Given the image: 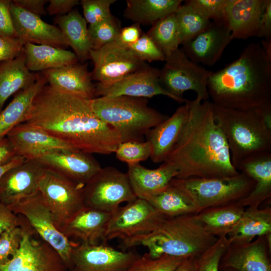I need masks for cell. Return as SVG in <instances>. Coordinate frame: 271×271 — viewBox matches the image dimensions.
<instances>
[{"mask_svg":"<svg viewBox=\"0 0 271 271\" xmlns=\"http://www.w3.org/2000/svg\"><path fill=\"white\" fill-rule=\"evenodd\" d=\"M25 122L91 154L109 155L121 143L118 132L94 113L90 99L48 84L35 97Z\"/></svg>","mask_w":271,"mask_h":271,"instance_id":"obj_1","label":"cell"},{"mask_svg":"<svg viewBox=\"0 0 271 271\" xmlns=\"http://www.w3.org/2000/svg\"><path fill=\"white\" fill-rule=\"evenodd\" d=\"M188 104V119L165 161L176 168L175 178H221L239 174L232 164L224 134L214 119L213 103L196 97Z\"/></svg>","mask_w":271,"mask_h":271,"instance_id":"obj_2","label":"cell"},{"mask_svg":"<svg viewBox=\"0 0 271 271\" xmlns=\"http://www.w3.org/2000/svg\"><path fill=\"white\" fill-rule=\"evenodd\" d=\"M207 89L214 104L254 109L271 103V59L260 43H251L239 57L210 75Z\"/></svg>","mask_w":271,"mask_h":271,"instance_id":"obj_3","label":"cell"},{"mask_svg":"<svg viewBox=\"0 0 271 271\" xmlns=\"http://www.w3.org/2000/svg\"><path fill=\"white\" fill-rule=\"evenodd\" d=\"M217 239L192 214L167 218L153 231L121 240L119 247L127 250L142 246L153 258L168 255L187 258L198 257Z\"/></svg>","mask_w":271,"mask_h":271,"instance_id":"obj_4","label":"cell"},{"mask_svg":"<svg viewBox=\"0 0 271 271\" xmlns=\"http://www.w3.org/2000/svg\"><path fill=\"white\" fill-rule=\"evenodd\" d=\"M214 119L226 138L232 165L250 157L271 153V129L257 109L238 110L213 103Z\"/></svg>","mask_w":271,"mask_h":271,"instance_id":"obj_5","label":"cell"},{"mask_svg":"<svg viewBox=\"0 0 271 271\" xmlns=\"http://www.w3.org/2000/svg\"><path fill=\"white\" fill-rule=\"evenodd\" d=\"M90 104L95 115L118 132L121 143L143 141L149 130L169 117L150 107L145 98L99 96L90 99Z\"/></svg>","mask_w":271,"mask_h":271,"instance_id":"obj_6","label":"cell"},{"mask_svg":"<svg viewBox=\"0 0 271 271\" xmlns=\"http://www.w3.org/2000/svg\"><path fill=\"white\" fill-rule=\"evenodd\" d=\"M171 185L193 201L198 213L211 207L237 202L252 191L254 182L242 173L221 178H174Z\"/></svg>","mask_w":271,"mask_h":271,"instance_id":"obj_7","label":"cell"},{"mask_svg":"<svg viewBox=\"0 0 271 271\" xmlns=\"http://www.w3.org/2000/svg\"><path fill=\"white\" fill-rule=\"evenodd\" d=\"M165 61L159 79L166 90L181 99H184L185 92L192 90L196 93V97L208 100L207 83L212 71L192 61L180 48L166 57Z\"/></svg>","mask_w":271,"mask_h":271,"instance_id":"obj_8","label":"cell"},{"mask_svg":"<svg viewBox=\"0 0 271 271\" xmlns=\"http://www.w3.org/2000/svg\"><path fill=\"white\" fill-rule=\"evenodd\" d=\"M137 198L127 174L113 167L102 168L83 187L85 206L108 213Z\"/></svg>","mask_w":271,"mask_h":271,"instance_id":"obj_9","label":"cell"},{"mask_svg":"<svg viewBox=\"0 0 271 271\" xmlns=\"http://www.w3.org/2000/svg\"><path fill=\"white\" fill-rule=\"evenodd\" d=\"M84 185L44 168L38 191L50 209L57 228L84 205Z\"/></svg>","mask_w":271,"mask_h":271,"instance_id":"obj_10","label":"cell"},{"mask_svg":"<svg viewBox=\"0 0 271 271\" xmlns=\"http://www.w3.org/2000/svg\"><path fill=\"white\" fill-rule=\"evenodd\" d=\"M23 216L39 236L55 249L69 267H72L71 254L75 243L67 239L56 227L53 215L38 191L8 207Z\"/></svg>","mask_w":271,"mask_h":271,"instance_id":"obj_11","label":"cell"},{"mask_svg":"<svg viewBox=\"0 0 271 271\" xmlns=\"http://www.w3.org/2000/svg\"><path fill=\"white\" fill-rule=\"evenodd\" d=\"M58 252L41 238L24 218L19 249L0 271H68Z\"/></svg>","mask_w":271,"mask_h":271,"instance_id":"obj_12","label":"cell"},{"mask_svg":"<svg viewBox=\"0 0 271 271\" xmlns=\"http://www.w3.org/2000/svg\"><path fill=\"white\" fill-rule=\"evenodd\" d=\"M166 218L147 200L137 198L111 213L103 243L121 240L148 233Z\"/></svg>","mask_w":271,"mask_h":271,"instance_id":"obj_13","label":"cell"},{"mask_svg":"<svg viewBox=\"0 0 271 271\" xmlns=\"http://www.w3.org/2000/svg\"><path fill=\"white\" fill-rule=\"evenodd\" d=\"M90 59L93 63L92 79L101 84L117 81L147 64L139 59L128 46L116 40L91 50Z\"/></svg>","mask_w":271,"mask_h":271,"instance_id":"obj_14","label":"cell"},{"mask_svg":"<svg viewBox=\"0 0 271 271\" xmlns=\"http://www.w3.org/2000/svg\"><path fill=\"white\" fill-rule=\"evenodd\" d=\"M141 255L116 249L105 243L77 244L71 254L75 271H125Z\"/></svg>","mask_w":271,"mask_h":271,"instance_id":"obj_15","label":"cell"},{"mask_svg":"<svg viewBox=\"0 0 271 271\" xmlns=\"http://www.w3.org/2000/svg\"><path fill=\"white\" fill-rule=\"evenodd\" d=\"M160 70L148 64L120 80L109 84H95V96H127L151 98L162 95L179 103L188 100L179 99L166 90L160 82Z\"/></svg>","mask_w":271,"mask_h":271,"instance_id":"obj_16","label":"cell"},{"mask_svg":"<svg viewBox=\"0 0 271 271\" xmlns=\"http://www.w3.org/2000/svg\"><path fill=\"white\" fill-rule=\"evenodd\" d=\"M44 168L85 185L102 167L92 154L76 149H56L38 159Z\"/></svg>","mask_w":271,"mask_h":271,"instance_id":"obj_17","label":"cell"},{"mask_svg":"<svg viewBox=\"0 0 271 271\" xmlns=\"http://www.w3.org/2000/svg\"><path fill=\"white\" fill-rule=\"evenodd\" d=\"M44 166L36 160H25L0 178V202L9 207L38 191Z\"/></svg>","mask_w":271,"mask_h":271,"instance_id":"obj_18","label":"cell"},{"mask_svg":"<svg viewBox=\"0 0 271 271\" xmlns=\"http://www.w3.org/2000/svg\"><path fill=\"white\" fill-rule=\"evenodd\" d=\"M232 40L230 32L225 22H211L194 39L183 44L182 50L194 63L212 66L220 59Z\"/></svg>","mask_w":271,"mask_h":271,"instance_id":"obj_19","label":"cell"},{"mask_svg":"<svg viewBox=\"0 0 271 271\" xmlns=\"http://www.w3.org/2000/svg\"><path fill=\"white\" fill-rule=\"evenodd\" d=\"M111 213L84 206L58 229L69 240L93 245L103 242Z\"/></svg>","mask_w":271,"mask_h":271,"instance_id":"obj_20","label":"cell"},{"mask_svg":"<svg viewBox=\"0 0 271 271\" xmlns=\"http://www.w3.org/2000/svg\"><path fill=\"white\" fill-rule=\"evenodd\" d=\"M6 138L12 145L16 156L25 160H37L54 150L75 149L67 143L26 122L16 126Z\"/></svg>","mask_w":271,"mask_h":271,"instance_id":"obj_21","label":"cell"},{"mask_svg":"<svg viewBox=\"0 0 271 271\" xmlns=\"http://www.w3.org/2000/svg\"><path fill=\"white\" fill-rule=\"evenodd\" d=\"M11 12L17 37L24 44L48 45L62 49L68 47L59 28L40 16L11 3Z\"/></svg>","mask_w":271,"mask_h":271,"instance_id":"obj_22","label":"cell"},{"mask_svg":"<svg viewBox=\"0 0 271 271\" xmlns=\"http://www.w3.org/2000/svg\"><path fill=\"white\" fill-rule=\"evenodd\" d=\"M269 252L265 236L246 243L230 244L220 267L235 271H271Z\"/></svg>","mask_w":271,"mask_h":271,"instance_id":"obj_23","label":"cell"},{"mask_svg":"<svg viewBox=\"0 0 271 271\" xmlns=\"http://www.w3.org/2000/svg\"><path fill=\"white\" fill-rule=\"evenodd\" d=\"M41 72L48 85L60 91L88 99L95 97V84L87 63L76 62Z\"/></svg>","mask_w":271,"mask_h":271,"instance_id":"obj_24","label":"cell"},{"mask_svg":"<svg viewBox=\"0 0 271 271\" xmlns=\"http://www.w3.org/2000/svg\"><path fill=\"white\" fill-rule=\"evenodd\" d=\"M265 0H227L225 23L232 40L257 36Z\"/></svg>","mask_w":271,"mask_h":271,"instance_id":"obj_25","label":"cell"},{"mask_svg":"<svg viewBox=\"0 0 271 271\" xmlns=\"http://www.w3.org/2000/svg\"><path fill=\"white\" fill-rule=\"evenodd\" d=\"M188 102L179 106L171 116H169L146 133L147 141L151 147L150 158L153 162H165L170 153L188 119Z\"/></svg>","mask_w":271,"mask_h":271,"instance_id":"obj_26","label":"cell"},{"mask_svg":"<svg viewBox=\"0 0 271 271\" xmlns=\"http://www.w3.org/2000/svg\"><path fill=\"white\" fill-rule=\"evenodd\" d=\"M126 174L137 197L147 200L169 187L178 171L172 164L164 162L155 169L140 164L128 165Z\"/></svg>","mask_w":271,"mask_h":271,"instance_id":"obj_27","label":"cell"},{"mask_svg":"<svg viewBox=\"0 0 271 271\" xmlns=\"http://www.w3.org/2000/svg\"><path fill=\"white\" fill-rule=\"evenodd\" d=\"M253 180L252 191L238 203L243 207H259L271 196V153L259 154L242 162L237 168Z\"/></svg>","mask_w":271,"mask_h":271,"instance_id":"obj_28","label":"cell"},{"mask_svg":"<svg viewBox=\"0 0 271 271\" xmlns=\"http://www.w3.org/2000/svg\"><path fill=\"white\" fill-rule=\"evenodd\" d=\"M47 82L41 72L36 81L28 88L16 93L13 100L0 112V142L19 124L25 122L33 100Z\"/></svg>","mask_w":271,"mask_h":271,"instance_id":"obj_29","label":"cell"},{"mask_svg":"<svg viewBox=\"0 0 271 271\" xmlns=\"http://www.w3.org/2000/svg\"><path fill=\"white\" fill-rule=\"evenodd\" d=\"M55 23L60 30L67 46L81 63L90 59L92 49L87 22L77 9H73L68 14L56 16Z\"/></svg>","mask_w":271,"mask_h":271,"instance_id":"obj_30","label":"cell"},{"mask_svg":"<svg viewBox=\"0 0 271 271\" xmlns=\"http://www.w3.org/2000/svg\"><path fill=\"white\" fill-rule=\"evenodd\" d=\"M37 77L38 73L28 69L24 51L13 59L0 62V112L11 96L32 85Z\"/></svg>","mask_w":271,"mask_h":271,"instance_id":"obj_31","label":"cell"},{"mask_svg":"<svg viewBox=\"0 0 271 271\" xmlns=\"http://www.w3.org/2000/svg\"><path fill=\"white\" fill-rule=\"evenodd\" d=\"M271 233V208L248 207L235 226L227 235L230 244L246 243Z\"/></svg>","mask_w":271,"mask_h":271,"instance_id":"obj_32","label":"cell"},{"mask_svg":"<svg viewBox=\"0 0 271 271\" xmlns=\"http://www.w3.org/2000/svg\"><path fill=\"white\" fill-rule=\"evenodd\" d=\"M24 52L26 66L32 72L58 68L78 61L73 52L48 45L27 43Z\"/></svg>","mask_w":271,"mask_h":271,"instance_id":"obj_33","label":"cell"},{"mask_svg":"<svg viewBox=\"0 0 271 271\" xmlns=\"http://www.w3.org/2000/svg\"><path fill=\"white\" fill-rule=\"evenodd\" d=\"M181 0H127L124 17L140 25H153L158 21L175 13Z\"/></svg>","mask_w":271,"mask_h":271,"instance_id":"obj_34","label":"cell"},{"mask_svg":"<svg viewBox=\"0 0 271 271\" xmlns=\"http://www.w3.org/2000/svg\"><path fill=\"white\" fill-rule=\"evenodd\" d=\"M245 207L237 202L208 208L195 214L207 231L219 237L227 235L241 219Z\"/></svg>","mask_w":271,"mask_h":271,"instance_id":"obj_35","label":"cell"},{"mask_svg":"<svg viewBox=\"0 0 271 271\" xmlns=\"http://www.w3.org/2000/svg\"><path fill=\"white\" fill-rule=\"evenodd\" d=\"M147 201L166 218L198 213L191 198L182 190L171 184Z\"/></svg>","mask_w":271,"mask_h":271,"instance_id":"obj_36","label":"cell"},{"mask_svg":"<svg viewBox=\"0 0 271 271\" xmlns=\"http://www.w3.org/2000/svg\"><path fill=\"white\" fill-rule=\"evenodd\" d=\"M146 34L165 57L178 49L180 45L175 13L155 23Z\"/></svg>","mask_w":271,"mask_h":271,"instance_id":"obj_37","label":"cell"},{"mask_svg":"<svg viewBox=\"0 0 271 271\" xmlns=\"http://www.w3.org/2000/svg\"><path fill=\"white\" fill-rule=\"evenodd\" d=\"M175 15L180 45L194 39L211 23L186 3L178 8Z\"/></svg>","mask_w":271,"mask_h":271,"instance_id":"obj_38","label":"cell"},{"mask_svg":"<svg viewBox=\"0 0 271 271\" xmlns=\"http://www.w3.org/2000/svg\"><path fill=\"white\" fill-rule=\"evenodd\" d=\"M120 21L112 15L105 20L88 27L92 50L116 41L121 29Z\"/></svg>","mask_w":271,"mask_h":271,"instance_id":"obj_39","label":"cell"},{"mask_svg":"<svg viewBox=\"0 0 271 271\" xmlns=\"http://www.w3.org/2000/svg\"><path fill=\"white\" fill-rule=\"evenodd\" d=\"M185 259L168 255L153 258L146 253L140 255L125 271H174Z\"/></svg>","mask_w":271,"mask_h":271,"instance_id":"obj_40","label":"cell"},{"mask_svg":"<svg viewBox=\"0 0 271 271\" xmlns=\"http://www.w3.org/2000/svg\"><path fill=\"white\" fill-rule=\"evenodd\" d=\"M151 151L150 144L147 141H129L119 144L114 153L118 160L128 166L147 160L150 158Z\"/></svg>","mask_w":271,"mask_h":271,"instance_id":"obj_41","label":"cell"},{"mask_svg":"<svg viewBox=\"0 0 271 271\" xmlns=\"http://www.w3.org/2000/svg\"><path fill=\"white\" fill-rule=\"evenodd\" d=\"M230 244L226 236L218 237L197 257V271H220L221 258Z\"/></svg>","mask_w":271,"mask_h":271,"instance_id":"obj_42","label":"cell"},{"mask_svg":"<svg viewBox=\"0 0 271 271\" xmlns=\"http://www.w3.org/2000/svg\"><path fill=\"white\" fill-rule=\"evenodd\" d=\"M21 224L8 229L0 235V264L7 262L20 248L24 232L23 216Z\"/></svg>","mask_w":271,"mask_h":271,"instance_id":"obj_43","label":"cell"},{"mask_svg":"<svg viewBox=\"0 0 271 271\" xmlns=\"http://www.w3.org/2000/svg\"><path fill=\"white\" fill-rule=\"evenodd\" d=\"M227 0H188L185 3L211 22H225Z\"/></svg>","mask_w":271,"mask_h":271,"instance_id":"obj_44","label":"cell"},{"mask_svg":"<svg viewBox=\"0 0 271 271\" xmlns=\"http://www.w3.org/2000/svg\"><path fill=\"white\" fill-rule=\"evenodd\" d=\"M115 0H81L84 18L89 25L97 24L112 15L110 6Z\"/></svg>","mask_w":271,"mask_h":271,"instance_id":"obj_45","label":"cell"},{"mask_svg":"<svg viewBox=\"0 0 271 271\" xmlns=\"http://www.w3.org/2000/svg\"><path fill=\"white\" fill-rule=\"evenodd\" d=\"M128 47L139 59L145 62L165 60V56L146 33H143L136 43Z\"/></svg>","mask_w":271,"mask_h":271,"instance_id":"obj_46","label":"cell"},{"mask_svg":"<svg viewBox=\"0 0 271 271\" xmlns=\"http://www.w3.org/2000/svg\"><path fill=\"white\" fill-rule=\"evenodd\" d=\"M24 43L19 38L0 34V62L13 59L24 51Z\"/></svg>","mask_w":271,"mask_h":271,"instance_id":"obj_47","label":"cell"},{"mask_svg":"<svg viewBox=\"0 0 271 271\" xmlns=\"http://www.w3.org/2000/svg\"><path fill=\"white\" fill-rule=\"evenodd\" d=\"M11 0H0V34L16 38L18 37L11 12Z\"/></svg>","mask_w":271,"mask_h":271,"instance_id":"obj_48","label":"cell"},{"mask_svg":"<svg viewBox=\"0 0 271 271\" xmlns=\"http://www.w3.org/2000/svg\"><path fill=\"white\" fill-rule=\"evenodd\" d=\"M21 217L14 213L0 202V235L4 231L20 225Z\"/></svg>","mask_w":271,"mask_h":271,"instance_id":"obj_49","label":"cell"},{"mask_svg":"<svg viewBox=\"0 0 271 271\" xmlns=\"http://www.w3.org/2000/svg\"><path fill=\"white\" fill-rule=\"evenodd\" d=\"M46 9L50 15L60 16L65 15L71 12L79 4L78 0H50Z\"/></svg>","mask_w":271,"mask_h":271,"instance_id":"obj_50","label":"cell"},{"mask_svg":"<svg viewBox=\"0 0 271 271\" xmlns=\"http://www.w3.org/2000/svg\"><path fill=\"white\" fill-rule=\"evenodd\" d=\"M142 33L140 25L133 23L130 26L121 28L116 41L128 46L136 43Z\"/></svg>","mask_w":271,"mask_h":271,"instance_id":"obj_51","label":"cell"},{"mask_svg":"<svg viewBox=\"0 0 271 271\" xmlns=\"http://www.w3.org/2000/svg\"><path fill=\"white\" fill-rule=\"evenodd\" d=\"M265 39H271V1L265 0L264 7L260 18L257 36Z\"/></svg>","mask_w":271,"mask_h":271,"instance_id":"obj_52","label":"cell"},{"mask_svg":"<svg viewBox=\"0 0 271 271\" xmlns=\"http://www.w3.org/2000/svg\"><path fill=\"white\" fill-rule=\"evenodd\" d=\"M47 0H13L12 2L20 8L41 17L47 15L45 5Z\"/></svg>","mask_w":271,"mask_h":271,"instance_id":"obj_53","label":"cell"},{"mask_svg":"<svg viewBox=\"0 0 271 271\" xmlns=\"http://www.w3.org/2000/svg\"><path fill=\"white\" fill-rule=\"evenodd\" d=\"M16 156L15 151L7 138L0 142V165L8 163Z\"/></svg>","mask_w":271,"mask_h":271,"instance_id":"obj_54","label":"cell"},{"mask_svg":"<svg viewBox=\"0 0 271 271\" xmlns=\"http://www.w3.org/2000/svg\"><path fill=\"white\" fill-rule=\"evenodd\" d=\"M197 257L185 259L174 271H197Z\"/></svg>","mask_w":271,"mask_h":271,"instance_id":"obj_55","label":"cell"},{"mask_svg":"<svg viewBox=\"0 0 271 271\" xmlns=\"http://www.w3.org/2000/svg\"><path fill=\"white\" fill-rule=\"evenodd\" d=\"M25 160L24 158L16 156L8 163L0 165V178L10 169L22 163Z\"/></svg>","mask_w":271,"mask_h":271,"instance_id":"obj_56","label":"cell"},{"mask_svg":"<svg viewBox=\"0 0 271 271\" xmlns=\"http://www.w3.org/2000/svg\"><path fill=\"white\" fill-rule=\"evenodd\" d=\"M260 44L266 55L271 59V39L262 40Z\"/></svg>","mask_w":271,"mask_h":271,"instance_id":"obj_57","label":"cell"},{"mask_svg":"<svg viewBox=\"0 0 271 271\" xmlns=\"http://www.w3.org/2000/svg\"><path fill=\"white\" fill-rule=\"evenodd\" d=\"M220 271H235L233 269L220 267Z\"/></svg>","mask_w":271,"mask_h":271,"instance_id":"obj_58","label":"cell"},{"mask_svg":"<svg viewBox=\"0 0 271 271\" xmlns=\"http://www.w3.org/2000/svg\"><path fill=\"white\" fill-rule=\"evenodd\" d=\"M68 271H75L74 267H72L71 268H69Z\"/></svg>","mask_w":271,"mask_h":271,"instance_id":"obj_59","label":"cell"}]
</instances>
